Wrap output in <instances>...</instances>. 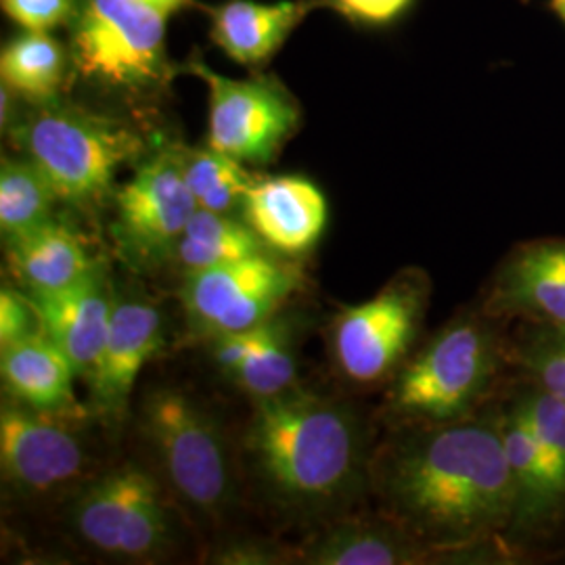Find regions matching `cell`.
Here are the masks:
<instances>
[{
  "mask_svg": "<svg viewBox=\"0 0 565 565\" xmlns=\"http://www.w3.org/2000/svg\"><path fill=\"white\" fill-rule=\"evenodd\" d=\"M434 285L419 266L396 270L369 300L343 306L331 323V359L361 390L384 392L425 338Z\"/></svg>",
  "mask_w": 565,
  "mask_h": 565,
  "instance_id": "obj_6",
  "label": "cell"
},
{
  "mask_svg": "<svg viewBox=\"0 0 565 565\" xmlns=\"http://www.w3.org/2000/svg\"><path fill=\"white\" fill-rule=\"evenodd\" d=\"M172 501L158 473L121 463L82 486L67 522L88 548L116 559L147 562L174 543Z\"/></svg>",
  "mask_w": 565,
  "mask_h": 565,
  "instance_id": "obj_7",
  "label": "cell"
},
{
  "mask_svg": "<svg viewBox=\"0 0 565 565\" xmlns=\"http://www.w3.org/2000/svg\"><path fill=\"white\" fill-rule=\"evenodd\" d=\"M28 296L36 306L42 331L60 345L78 375L88 380L102 354L116 302L103 264L70 287Z\"/></svg>",
  "mask_w": 565,
  "mask_h": 565,
  "instance_id": "obj_17",
  "label": "cell"
},
{
  "mask_svg": "<svg viewBox=\"0 0 565 565\" xmlns=\"http://www.w3.org/2000/svg\"><path fill=\"white\" fill-rule=\"evenodd\" d=\"M298 285L294 264L264 252L182 275L181 302L191 329L214 340L277 317Z\"/></svg>",
  "mask_w": 565,
  "mask_h": 565,
  "instance_id": "obj_10",
  "label": "cell"
},
{
  "mask_svg": "<svg viewBox=\"0 0 565 565\" xmlns=\"http://www.w3.org/2000/svg\"><path fill=\"white\" fill-rule=\"evenodd\" d=\"M181 160L184 179L200 210L218 214L242 212L243 200L256 181L245 170V163L210 145L203 149L181 147Z\"/></svg>",
  "mask_w": 565,
  "mask_h": 565,
  "instance_id": "obj_25",
  "label": "cell"
},
{
  "mask_svg": "<svg viewBox=\"0 0 565 565\" xmlns=\"http://www.w3.org/2000/svg\"><path fill=\"white\" fill-rule=\"evenodd\" d=\"M270 252L252 226L237 214L198 210L177 245L174 260L182 275L237 263Z\"/></svg>",
  "mask_w": 565,
  "mask_h": 565,
  "instance_id": "obj_21",
  "label": "cell"
},
{
  "mask_svg": "<svg viewBox=\"0 0 565 565\" xmlns=\"http://www.w3.org/2000/svg\"><path fill=\"white\" fill-rule=\"evenodd\" d=\"M323 0H281L273 4L231 0L212 9V41L226 57L242 65H258L281 49L285 39Z\"/></svg>",
  "mask_w": 565,
  "mask_h": 565,
  "instance_id": "obj_20",
  "label": "cell"
},
{
  "mask_svg": "<svg viewBox=\"0 0 565 565\" xmlns=\"http://www.w3.org/2000/svg\"><path fill=\"white\" fill-rule=\"evenodd\" d=\"M189 72L207 86V145L243 163H268L300 124V109L277 81H237L200 61Z\"/></svg>",
  "mask_w": 565,
  "mask_h": 565,
  "instance_id": "obj_11",
  "label": "cell"
},
{
  "mask_svg": "<svg viewBox=\"0 0 565 565\" xmlns=\"http://www.w3.org/2000/svg\"><path fill=\"white\" fill-rule=\"evenodd\" d=\"M371 497L440 564H518L503 545L515 490L494 403L461 422L385 429Z\"/></svg>",
  "mask_w": 565,
  "mask_h": 565,
  "instance_id": "obj_1",
  "label": "cell"
},
{
  "mask_svg": "<svg viewBox=\"0 0 565 565\" xmlns=\"http://www.w3.org/2000/svg\"><path fill=\"white\" fill-rule=\"evenodd\" d=\"M226 377L254 401L270 398L296 387L298 356L291 323L279 315L268 319L254 350Z\"/></svg>",
  "mask_w": 565,
  "mask_h": 565,
  "instance_id": "obj_23",
  "label": "cell"
},
{
  "mask_svg": "<svg viewBox=\"0 0 565 565\" xmlns=\"http://www.w3.org/2000/svg\"><path fill=\"white\" fill-rule=\"evenodd\" d=\"M142 2L149 4V7H153V9H158L166 18H170L172 13L181 11L182 7H184L189 0H142Z\"/></svg>",
  "mask_w": 565,
  "mask_h": 565,
  "instance_id": "obj_32",
  "label": "cell"
},
{
  "mask_svg": "<svg viewBox=\"0 0 565 565\" xmlns=\"http://www.w3.org/2000/svg\"><path fill=\"white\" fill-rule=\"evenodd\" d=\"M78 371L44 331L0 348V377L11 401L32 411L76 422L84 406L74 392Z\"/></svg>",
  "mask_w": 565,
  "mask_h": 565,
  "instance_id": "obj_18",
  "label": "cell"
},
{
  "mask_svg": "<svg viewBox=\"0 0 565 565\" xmlns=\"http://www.w3.org/2000/svg\"><path fill=\"white\" fill-rule=\"evenodd\" d=\"M282 553L279 548L266 545V543H256V541H243V543H233L224 545L218 553H214L212 562L216 564H282Z\"/></svg>",
  "mask_w": 565,
  "mask_h": 565,
  "instance_id": "obj_30",
  "label": "cell"
},
{
  "mask_svg": "<svg viewBox=\"0 0 565 565\" xmlns=\"http://www.w3.org/2000/svg\"><path fill=\"white\" fill-rule=\"evenodd\" d=\"M345 15L369 23H385L398 18L411 0H335Z\"/></svg>",
  "mask_w": 565,
  "mask_h": 565,
  "instance_id": "obj_31",
  "label": "cell"
},
{
  "mask_svg": "<svg viewBox=\"0 0 565 565\" xmlns=\"http://www.w3.org/2000/svg\"><path fill=\"white\" fill-rule=\"evenodd\" d=\"M476 300L507 323L565 331V235L513 243Z\"/></svg>",
  "mask_w": 565,
  "mask_h": 565,
  "instance_id": "obj_13",
  "label": "cell"
},
{
  "mask_svg": "<svg viewBox=\"0 0 565 565\" xmlns=\"http://www.w3.org/2000/svg\"><path fill=\"white\" fill-rule=\"evenodd\" d=\"M9 135L23 158L41 168L61 202L78 207L102 203L121 166L145 149L128 124L60 102L42 103Z\"/></svg>",
  "mask_w": 565,
  "mask_h": 565,
  "instance_id": "obj_5",
  "label": "cell"
},
{
  "mask_svg": "<svg viewBox=\"0 0 565 565\" xmlns=\"http://www.w3.org/2000/svg\"><path fill=\"white\" fill-rule=\"evenodd\" d=\"M243 221L273 254H308L323 237L329 205L323 191L302 177L256 179L242 205Z\"/></svg>",
  "mask_w": 565,
  "mask_h": 565,
  "instance_id": "obj_16",
  "label": "cell"
},
{
  "mask_svg": "<svg viewBox=\"0 0 565 565\" xmlns=\"http://www.w3.org/2000/svg\"><path fill=\"white\" fill-rule=\"evenodd\" d=\"M41 317L32 298L13 285L0 289V348L41 333Z\"/></svg>",
  "mask_w": 565,
  "mask_h": 565,
  "instance_id": "obj_28",
  "label": "cell"
},
{
  "mask_svg": "<svg viewBox=\"0 0 565 565\" xmlns=\"http://www.w3.org/2000/svg\"><path fill=\"white\" fill-rule=\"evenodd\" d=\"M111 239L135 270H156L174 260L193 214L200 210L184 172L181 147H166L135 170L114 195Z\"/></svg>",
  "mask_w": 565,
  "mask_h": 565,
  "instance_id": "obj_8",
  "label": "cell"
},
{
  "mask_svg": "<svg viewBox=\"0 0 565 565\" xmlns=\"http://www.w3.org/2000/svg\"><path fill=\"white\" fill-rule=\"evenodd\" d=\"M70 419L9 401L0 411V467L4 482L23 497H51L81 484L88 452Z\"/></svg>",
  "mask_w": 565,
  "mask_h": 565,
  "instance_id": "obj_12",
  "label": "cell"
},
{
  "mask_svg": "<svg viewBox=\"0 0 565 565\" xmlns=\"http://www.w3.org/2000/svg\"><path fill=\"white\" fill-rule=\"evenodd\" d=\"M511 345L515 373L565 401V331L515 323Z\"/></svg>",
  "mask_w": 565,
  "mask_h": 565,
  "instance_id": "obj_26",
  "label": "cell"
},
{
  "mask_svg": "<svg viewBox=\"0 0 565 565\" xmlns=\"http://www.w3.org/2000/svg\"><path fill=\"white\" fill-rule=\"evenodd\" d=\"M166 15L142 0H86L74 32L84 78L142 88L166 72Z\"/></svg>",
  "mask_w": 565,
  "mask_h": 565,
  "instance_id": "obj_9",
  "label": "cell"
},
{
  "mask_svg": "<svg viewBox=\"0 0 565 565\" xmlns=\"http://www.w3.org/2000/svg\"><path fill=\"white\" fill-rule=\"evenodd\" d=\"M513 324L478 300L425 335L384 390L375 419L384 429L461 422L482 413L515 377Z\"/></svg>",
  "mask_w": 565,
  "mask_h": 565,
  "instance_id": "obj_3",
  "label": "cell"
},
{
  "mask_svg": "<svg viewBox=\"0 0 565 565\" xmlns=\"http://www.w3.org/2000/svg\"><path fill=\"white\" fill-rule=\"evenodd\" d=\"M61 202L53 184L28 158H2L0 163V231L9 239L55 218Z\"/></svg>",
  "mask_w": 565,
  "mask_h": 565,
  "instance_id": "obj_24",
  "label": "cell"
},
{
  "mask_svg": "<svg viewBox=\"0 0 565 565\" xmlns=\"http://www.w3.org/2000/svg\"><path fill=\"white\" fill-rule=\"evenodd\" d=\"M553 9H555L557 15L565 21V0H553Z\"/></svg>",
  "mask_w": 565,
  "mask_h": 565,
  "instance_id": "obj_33",
  "label": "cell"
},
{
  "mask_svg": "<svg viewBox=\"0 0 565 565\" xmlns=\"http://www.w3.org/2000/svg\"><path fill=\"white\" fill-rule=\"evenodd\" d=\"M2 11L23 30L49 32L72 18L74 0H0Z\"/></svg>",
  "mask_w": 565,
  "mask_h": 565,
  "instance_id": "obj_29",
  "label": "cell"
},
{
  "mask_svg": "<svg viewBox=\"0 0 565 565\" xmlns=\"http://www.w3.org/2000/svg\"><path fill=\"white\" fill-rule=\"evenodd\" d=\"M166 323L158 303L139 294H116L102 354L86 380L93 411L118 424L128 411L142 369L162 350Z\"/></svg>",
  "mask_w": 565,
  "mask_h": 565,
  "instance_id": "obj_14",
  "label": "cell"
},
{
  "mask_svg": "<svg viewBox=\"0 0 565 565\" xmlns=\"http://www.w3.org/2000/svg\"><path fill=\"white\" fill-rule=\"evenodd\" d=\"M298 562L312 565L440 564L438 553L384 511H348L329 520L298 548Z\"/></svg>",
  "mask_w": 565,
  "mask_h": 565,
  "instance_id": "obj_15",
  "label": "cell"
},
{
  "mask_svg": "<svg viewBox=\"0 0 565 565\" xmlns=\"http://www.w3.org/2000/svg\"><path fill=\"white\" fill-rule=\"evenodd\" d=\"M139 429L174 501L203 520L228 513L237 499V461L223 425L198 398L170 385L149 390Z\"/></svg>",
  "mask_w": 565,
  "mask_h": 565,
  "instance_id": "obj_4",
  "label": "cell"
},
{
  "mask_svg": "<svg viewBox=\"0 0 565 565\" xmlns=\"http://www.w3.org/2000/svg\"><path fill=\"white\" fill-rule=\"evenodd\" d=\"M507 392L522 408L565 480V401L518 373L507 385Z\"/></svg>",
  "mask_w": 565,
  "mask_h": 565,
  "instance_id": "obj_27",
  "label": "cell"
},
{
  "mask_svg": "<svg viewBox=\"0 0 565 565\" xmlns=\"http://www.w3.org/2000/svg\"><path fill=\"white\" fill-rule=\"evenodd\" d=\"M375 424L350 401L291 387L254 401L245 465L273 505L333 520L371 497Z\"/></svg>",
  "mask_w": 565,
  "mask_h": 565,
  "instance_id": "obj_2",
  "label": "cell"
},
{
  "mask_svg": "<svg viewBox=\"0 0 565 565\" xmlns=\"http://www.w3.org/2000/svg\"><path fill=\"white\" fill-rule=\"evenodd\" d=\"M0 76L2 84L28 102H57L65 76V53L49 32L23 30L21 36L4 44Z\"/></svg>",
  "mask_w": 565,
  "mask_h": 565,
  "instance_id": "obj_22",
  "label": "cell"
},
{
  "mask_svg": "<svg viewBox=\"0 0 565 565\" xmlns=\"http://www.w3.org/2000/svg\"><path fill=\"white\" fill-rule=\"evenodd\" d=\"M4 258L25 294L57 291L102 266L81 231L57 216L4 239Z\"/></svg>",
  "mask_w": 565,
  "mask_h": 565,
  "instance_id": "obj_19",
  "label": "cell"
}]
</instances>
